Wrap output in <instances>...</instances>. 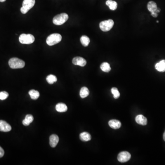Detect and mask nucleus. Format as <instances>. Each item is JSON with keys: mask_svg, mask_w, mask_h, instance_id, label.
Listing matches in <instances>:
<instances>
[{"mask_svg": "<svg viewBox=\"0 0 165 165\" xmlns=\"http://www.w3.org/2000/svg\"><path fill=\"white\" fill-rule=\"evenodd\" d=\"M79 137L80 140L83 141H88L91 139V134L87 132H83L80 133Z\"/></svg>", "mask_w": 165, "mask_h": 165, "instance_id": "17", "label": "nucleus"}, {"mask_svg": "<svg viewBox=\"0 0 165 165\" xmlns=\"http://www.w3.org/2000/svg\"><path fill=\"white\" fill-rule=\"evenodd\" d=\"M72 63L75 65H78L81 67H84L87 63L85 59L82 57H75L72 59Z\"/></svg>", "mask_w": 165, "mask_h": 165, "instance_id": "8", "label": "nucleus"}, {"mask_svg": "<svg viewBox=\"0 0 165 165\" xmlns=\"http://www.w3.org/2000/svg\"><path fill=\"white\" fill-rule=\"evenodd\" d=\"M147 8L150 13L155 12L157 9V6L156 2L153 1H150L147 4Z\"/></svg>", "mask_w": 165, "mask_h": 165, "instance_id": "16", "label": "nucleus"}, {"mask_svg": "<svg viewBox=\"0 0 165 165\" xmlns=\"http://www.w3.org/2000/svg\"><path fill=\"white\" fill-rule=\"evenodd\" d=\"M12 129V127L6 121L0 120V131L4 132H9Z\"/></svg>", "mask_w": 165, "mask_h": 165, "instance_id": "9", "label": "nucleus"}, {"mask_svg": "<svg viewBox=\"0 0 165 165\" xmlns=\"http://www.w3.org/2000/svg\"><path fill=\"white\" fill-rule=\"evenodd\" d=\"M6 0H0V2H3L5 1Z\"/></svg>", "mask_w": 165, "mask_h": 165, "instance_id": "29", "label": "nucleus"}, {"mask_svg": "<svg viewBox=\"0 0 165 165\" xmlns=\"http://www.w3.org/2000/svg\"><path fill=\"white\" fill-rule=\"evenodd\" d=\"M57 78L54 75L50 74L48 75L46 78V80L49 84H53L57 81Z\"/></svg>", "mask_w": 165, "mask_h": 165, "instance_id": "23", "label": "nucleus"}, {"mask_svg": "<svg viewBox=\"0 0 165 165\" xmlns=\"http://www.w3.org/2000/svg\"><path fill=\"white\" fill-rule=\"evenodd\" d=\"M90 94L88 88L86 87H83L81 88L80 91V96L82 98H85L87 97Z\"/></svg>", "mask_w": 165, "mask_h": 165, "instance_id": "19", "label": "nucleus"}, {"mask_svg": "<svg viewBox=\"0 0 165 165\" xmlns=\"http://www.w3.org/2000/svg\"><path fill=\"white\" fill-rule=\"evenodd\" d=\"M8 64L10 67L12 69L22 68L25 66V62L24 61L16 58L10 59L9 61Z\"/></svg>", "mask_w": 165, "mask_h": 165, "instance_id": "1", "label": "nucleus"}, {"mask_svg": "<svg viewBox=\"0 0 165 165\" xmlns=\"http://www.w3.org/2000/svg\"><path fill=\"white\" fill-rule=\"evenodd\" d=\"M80 42L83 46L85 47L87 46L90 43V39L88 36L86 35H83L80 38Z\"/></svg>", "mask_w": 165, "mask_h": 165, "instance_id": "20", "label": "nucleus"}, {"mask_svg": "<svg viewBox=\"0 0 165 165\" xmlns=\"http://www.w3.org/2000/svg\"><path fill=\"white\" fill-rule=\"evenodd\" d=\"M4 154V151L3 149L0 146V158L2 157Z\"/></svg>", "mask_w": 165, "mask_h": 165, "instance_id": "26", "label": "nucleus"}, {"mask_svg": "<svg viewBox=\"0 0 165 165\" xmlns=\"http://www.w3.org/2000/svg\"><path fill=\"white\" fill-rule=\"evenodd\" d=\"M135 121L138 124L146 125L147 124V119L146 117L142 115H138L135 118Z\"/></svg>", "mask_w": 165, "mask_h": 165, "instance_id": "12", "label": "nucleus"}, {"mask_svg": "<svg viewBox=\"0 0 165 165\" xmlns=\"http://www.w3.org/2000/svg\"><path fill=\"white\" fill-rule=\"evenodd\" d=\"M68 19V15L66 13H62L55 16L53 19V22L57 25H61L64 24Z\"/></svg>", "mask_w": 165, "mask_h": 165, "instance_id": "3", "label": "nucleus"}, {"mask_svg": "<svg viewBox=\"0 0 165 165\" xmlns=\"http://www.w3.org/2000/svg\"><path fill=\"white\" fill-rule=\"evenodd\" d=\"M9 96L8 93L6 91H2L0 92V100H5L7 99Z\"/></svg>", "mask_w": 165, "mask_h": 165, "instance_id": "25", "label": "nucleus"}, {"mask_svg": "<svg viewBox=\"0 0 165 165\" xmlns=\"http://www.w3.org/2000/svg\"><path fill=\"white\" fill-rule=\"evenodd\" d=\"M111 92H112V94H113V97L115 99H118L119 97L120 94L117 88H112L111 90Z\"/></svg>", "mask_w": 165, "mask_h": 165, "instance_id": "24", "label": "nucleus"}, {"mask_svg": "<svg viewBox=\"0 0 165 165\" xmlns=\"http://www.w3.org/2000/svg\"><path fill=\"white\" fill-rule=\"evenodd\" d=\"M155 68L160 72H165V60H162L158 62L155 65Z\"/></svg>", "mask_w": 165, "mask_h": 165, "instance_id": "13", "label": "nucleus"}, {"mask_svg": "<svg viewBox=\"0 0 165 165\" xmlns=\"http://www.w3.org/2000/svg\"><path fill=\"white\" fill-rule=\"evenodd\" d=\"M55 109L59 112H64L67 110V107L65 104L60 103L55 106Z\"/></svg>", "mask_w": 165, "mask_h": 165, "instance_id": "14", "label": "nucleus"}, {"mask_svg": "<svg viewBox=\"0 0 165 165\" xmlns=\"http://www.w3.org/2000/svg\"><path fill=\"white\" fill-rule=\"evenodd\" d=\"M34 36L31 34H22L19 36V42L22 44H31L34 42Z\"/></svg>", "mask_w": 165, "mask_h": 165, "instance_id": "5", "label": "nucleus"}, {"mask_svg": "<svg viewBox=\"0 0 165 165\" xmlns=\"http://www.w3.org/2000/svg\"><path fill=\"white\" fill-rule=\"evenodd\" d=\"M151 14L152 16L154 18H157L158 16L157 13H156V12H153V13H151Z\"/></svg>", "mask_w": 165, "mask_h": 165, "instance_id": "27", "label": "nucleus"}, {"mask_svg": "<svg viewBox=\"0 0 165 165\" xmlns=\"http://www.w3.org/2000/svg\"><path fill=\"white\" fill-rule=\"evenodd\" d=\"M109 125L112 128L117 129L121 127V123L117 120L112 119L109 121Z\"/></svg>", "mask_w": 165, "mask_h": 165, "instance_id": "11", "label": "nucleus"}, {"mask_svg": "<svg viewBox=\"0 0 165 165\" xmlns=\"http://www.w3.org/2000/svg\"><path fill=\"white\" fill-rule=\"evenodd\" d=\"M62 37L59 34H52L49 35L46 39V43L49 46H52L60 42Z\"/></svg>", "mask_w": 165, "mask_h": 165, "instance_id": "2", "label": "nucleus"}, {"mask_svg": "<svg viewBox=\"0 0 165 165\" xmlns=\"http://www.w3.org/2000/svg\"><path fill=\"white\" fill-rule=\"evenodd\" d=\"M29 94L31 98L33 100H36L39 97V93L38 91L34 90H30L29 92Z\"/></svg>", "mask_w": 165, "mask_h": 165, "instance_id": "22", "label": "nucleus"}, {"mask_svg": "<svg viewBox=\"0 0 165 165\" xmlns=\"http://www.w3.org/2000/svg\"><path fill=\"white\" fill-rule=\"evenodd\" d=\"M114 22L113 20L109 19L108 20L101 22L100 24V28L103 32H107L111 30L114 25Z\"/></svg>", "mask_w": 165, "mask_h": 165, "instance_id": "6", "label": "nucleus"}, {"mask_svg": "<svg viewBox=\"0 0 165 165\" xmlns=\"http://www.w3.org/2000/svg\"><path fill=\"white\" fill-rule=\"evenodd\" d=\"M34 120V117L32 115L30 114H28L26 115L25 119L22 121V124L24 126H29Z\"/></svg>", "mask_w": 165, "mask_h": 165, "instance_id": "15", "label": "nucleus"}, {"mask_svg": "<svg viewBox=\"0 0 165 165\" xmlns=\"http://www.w3.org/2000/svg\"><path fill=\"white\" fill-rule=\"evenodd\" d=\"M131 154L127 151H123L120 153L117 156V160L121 163L126 162L131 158Z\"/></svg>", "mask_w": 165, "mask_h": 165, "instance_id": "7", "label": "nucleus"}, {"mask_svg": "<svg viewBox=\"0 0 165 165\" xmlns=\"http://www.w3.org/2000/svg\"><path fill=\"white\" fill-rule=\"evenodd\" d=\"M100 69L102 71L105 72H108L111 71V68L110 64L107 62H103L100 65Z\"/></svg>", "mask_w": 165, "mask_h": 165, "instance_id": "21", "label": "nucleus"}, {"mask_svg": "<svg viewBox=\"0 0 165 165\" xmlns=\"http://www.w3.org/2000/svg\"><path fill=\"white\" fill-rule=\"evenodd\" d=\"M163 140L165 141V131L164 132V134H163Z\"/></svg>", "mask_w": 165, "mask_h": 165, "instance_id": "28", "label": "nucleus"}, {"mask_svg": "<svg viewBox=\"0 0 165 165\" xmlns=\"http://www.w3.org/2000/svg\"><path fill=\"white\" fill-rule=\"evenodd\" d=\"M35 0H24L20 11L22 14H26L35 4Z\"/></svg>", "mask_w": 165, "mask_h": 165, "instance_id": "4", "label": "nucleus"}, {"mask_svg": "<svg viewBox=\"0 0 165 165\" xmlns=\"http://www.w3.org/2000/svg\"><path fill=\"white\" fill-rule=\"evenodd\" d=\"M157 22H159V21H157Z\"/></svg>", "mask_w": 165, "mask_h": 165, "instance_id": "30", "label": "nucleus"}, {"mask_svg": "<svg viewBox=\"0 0 165 165\" xmlns=\"http://www.w3.org/2000/svg\"><path fill=\"white\" fill-rule=\"evenodd\" d=\"M59 138L56 134H52L50 137V145L52 148H54L57 146L58 143Z\"/></svg>", "mask_w": 165, "mask_h": 165, "instance_id": "10", "label": "nucleus"}, {"mask_svg": "<svg viewBox=\"0 0 165 165\" xmlns=\"http://www.w3.org/2000/svg\"><path fill=\"white\" fill-rule=\"evenodd\" d=\"M106 5L109 6L110 9L112 11H114L117 8V3L112 0H107L106 1Z\"/></svg>", "mask_w": 165, "mask_h": 165, "instance_id": "18", "label": "nucleus"}]
</instances>
